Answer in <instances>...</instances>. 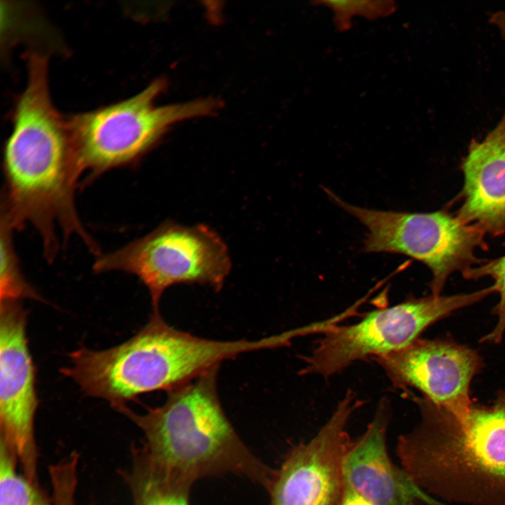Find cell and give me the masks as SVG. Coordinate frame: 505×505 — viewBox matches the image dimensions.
Instances as JSON below:
<instances>
[{"label":"cell","mask_w":505,"mask_h":505,"mask_svg":"<svg viewBox=\"0 0 505 505\" xmlns=\"http://www.w3.org/2000/svg\"><path fill=\"white\" fill-rule=\"evenodd\" d=\"M6 180L1 210L14 229L32 224L46 258L52 261L64 242L79 236L90 251L99 248L78 215L74 192L81 176L68 118L53 105L48 84L27 83L18 97L13 129L4 151Z\"/></svg>","instance_id":"6da1fadb"},{"label":"cell","mask_w":505,"mask_h":505,"mask_svg":"<svg viewBox=\"0 0 505 505\" xmlns=\"http://www.w3.org/2000/svg\"><path fill=\"white\" fill-rule=\"evenodd\" d=\"M410 395L420 421L398 438L403 469L445 504L505 505V390L462 417Z\"/></svg>","instance_id":"7a4b0ae2"},{"label":"cell","mask_w":505,"mask_h":505,"mask_svg":"<svg viewBox=\"0 0 505 505\" xmlns=\"http://www.w3.org/2000/svg\"><path fill=\"white\" fill-rule=\"evenodd\" d=\"M218 370L168 391L162 405L144 414L127 406L119 412L143 433L150 459L175 476L194 483L231 473L268 490L275 471L252 453L228 419L217 393Z\"/></svg>","instance_id":"3957f363"},{"label":"cell","mask_w":505,"mask_h":505,"mask_svg":"<svg viewBox=\"0 0 505 505\" xmlns=\"http://www.w3.org/2000/svg\"><path fill=\"white\" fill-rule=\"evenodd\" d=\"M243 352L241 341L199 337L168 325L159 310L128 340L110 349H79L62 373L83 393L108 401L118 412L137 396L168 392Z\"/></svg>","instance_id":"277c9868"},{"label":"cell","mask_w":505,"mask_h":505,"mask_svg":"<svg viewBox=\"0 0 505 505\" xmlns=\"http://www.w3.org/2000/svg\"><path fill=\"white\" fill-rule=\"evenodd\" d=\"M156 79L137 95L69 117L81 175L89 182L102 173L134 163L150 150L173 123L214 112L213 99L156 106L165 87Z\"/></svg>","instance_id":"5b68a950"},{"label":"cell","mask_w":505,"mask_h":505,"mask_svg":"<svg viewBox=\"0 0 505 505\" xmlns=\"http://www.w3.org/2000/svg\"><path fill=\"white\" fill-rule=\"evenodd\" d=\"M323 189L333 203L365 227V252L400 254L425 264L431 272L429 286L434 296L440 295L453 272L462 274L486 260L476 256L477 249L488 248L485 234L447 210L410 213L363 208Z\"/></svg>","instance_id":"8992f818"},{"label":"cell","mask_w":505,"mask_h":505,"mask_svg":"<svg viewBox=\"0 0 505 505\" xmlns=\"http://www.w3.org/2000/svg\"><path fill=\"white\" fill-rule=\"evenodd\" d=\"M96 273L119 271L135 275L148 289L153 311L169 287L201 284L219 291L231 269L228 248L210 227L168 220L148 234L97 257Z\"/></svg>","instance_id":"52a82bcc"},{"label":"cell","mask_w":505,"mask_h":505,"mask_svg":"<svg viewBox=\"0 0 505 505\" xmlns=\"http://www.w3.org/2000/svg\"><path fill=\"white\" fill-rule=\"evenodd\" d=\"M494 292L491 285L469 293L409 297L392 307L372 311L354 324L333 325L323 332L314 351L304 357L301 372L327 377L356 361L402 349L436 321Z\"/></svg>","instance_id":"ba28073f"},{"label":"cell","mask_w":505,"mask_h":505,"mask_svg":"<svg viewBox=\"0 0 505 505\" xmlns=\"http://www.w3.org/2000/svg\"><path fill=\"white\" fill-rule=\"evenodd\" d=\"M27 316L21 301H1L0 440L15 454L22 473L39 483L34 429L39 401L26 335Z\"/></svg>","instance_id":"9c48e42d"},{"label":"cell","mask_w":505,"mask_h":505,"mask_svg":"<svg viewBox=\"0 0 505 505\" xmlns=\"http://www.w3.org/2000/svg\"><path fill=\"white\" fill-rule=\"evenodd\" d=\"M362 405L349 390L316 436L289 451L267 490L269 505H337L343 462L351 443L346 424Z\"/></svg>","instance_id":"30bf717a"},{"label":"cell","mask_w":505,"mask_h":505,"mask_svg":"<svg viewBox=\"0 0 505 505\" xmlns=\"http://www.w3.org/2000/svg\"><path fill=\"white\" fill-rule=\"evenodd\" d=\"M374 358L395 388L415 389L457 417L473 403L470 384L484 365L476 349L450 338H419L402 349Z\"/></svg>","instance_id":"8fae6325"},{"label":"cell","mask_w":505,"mask_h":505,"mask_svg":"<svg viewBox=\"0 0 505 505\" xmlns=\"http://www.w3.org/2000/svg\"><path fill=\"white\" fill-rule=\"evenodd\" d=\"M389 417L388 404L382 401L365 432L349 445L344 481L375 505H446L391 462L386 446Z\"/></svg>","instance_id":"7c38bea8"},{"label":"cell","mask_w":505,"mask_h":505,"mask_svg":"<svg viewBox=\"0 0 505 505\" xmlns=\"http://www.w3.org/2000/svg\"><path fill=\"white\" fill-rule=\"evenodd\" d=\"M460 169L463 187L455 215L485 235L505 233V110L481 140L470 141Z\"/></svg>","instance_id":"4fadbf2b"},{"label":"cell","mask_w":505,"mask_h":505,"mask_svg":"<svg viewBox=\"0 0 505 505\" xmlns=\"http://www.w3.org/2000/svg\"><path fill=\"white\" fill-rule=\"evenodd\" d=\"M131 464L121 476L129 488L133 505H189L193 483L156 465L142 445H133Z\"/></svg>","instance_id":"5bb4252c"},{"label":"cell","mask_w":505,"mask_h":505,"mask_svg":"<svg viewBox=\"0 0 505 505\" xmlns=\"http://www.w3.org/2000/svg\"><path fill=\"white\" fill-rule=\"evenodd\" d=\"M14 452L0 440V505H53L39 483L18 471Z\"/></svg>","instance_id":"9a60e30c"},{"label":"cell","mask_w":505,"mask_h":505,"mask_svg":"<svg viewBox=\"0 0 505 505\" xmlns=\"http://www.w3.org/2000/svg\"><path fill=\"white\" fill-rule=\"evenodd\" d=\"M7 215L1 214L0 297L3 300L22 301L25 298L41 300L22 275L13 243V229Z\"/></svg>","instance_id":"2e32d148"},{"label":"cell","mask_w":505,"mask_h":505,"mask_svg":"<svg viewBox=\"0 0 505 505\" xmlns=\"http://www.w3.org/2000/svg\"><path fill=\"white\" fill-rule=\"evenodd\" d=\"M465 279L476 281L485 276H490L494 283L492 285L499 295V300L492 309V314L497 316V323L494 329L483 337L481 342L499 343L505 332V255L473 267L462 274Z\"/></svg>","instance_id":"e0dca14e"},{"label":"cell","mask_w":505,"mask_h":505,"mask_svg":"<svg viewBox=\"0 0 505 505\" xmlns=\"http://www.w3.org/2000/svg\"><path fill=\"white\" fill-rule=\"evenodd\" d=\"M318 4L332 11L336 27L341 31L350 27L356 15L375 20L389 15L396 9L392 1H323Z\"/></svg>","instance_id":"ac0fdd59"},{"label":"cell","mask_w":505,"mask_h":505,"mask_svg":"<svg viewBox=\"0 0 505 505\" xmlns=\"http://www.w3.org/2000/svg\"><path fill=\"white\" fill-rule=\"evenodd\" d=\"M337 505H375L366 497L344 481Z\"/></svg>","instance_id":"d6986e66"},{"label":"cell","mask_w":505,"mask_h":505,"mask_svg":"<svg viewBox=\"0 0 505 505\" xmlns=\"http://www.w3.org/2000/svg\"><path fill=\"white\" fill-rule=\"evenodd\" d=\"M489 22L499 30L501 38L505 41V11H497L490 13Z\"/></svg>","instance_id":"ffe728a7"},{"label":"cell","mask_w":505,"mask_h":505,"mask_svg":"<svg viewBox=\"0 0 505 505\" xmlns=\"http://www.w3.org/2000/svg\"><path fill=\"white\" fill-rule=\"evenodd\" d=\"M55 505H76V500L71 497H63L59 499Z\"/></svg>","instance_id":"44dd1931"}]
</instances>
